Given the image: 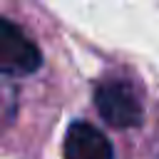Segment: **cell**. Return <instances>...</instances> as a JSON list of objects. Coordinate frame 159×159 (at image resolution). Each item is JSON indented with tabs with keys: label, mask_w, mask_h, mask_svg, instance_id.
I'll list each match as a JSON object with an SVG mask.
<instances>
[{
	"label": "cell",
	"mask_w": 159,
	"mask_h": 159,
	"mask_svg": "<svg viewBox=\"0 0 159 159\" xmlns=\"http://www.w3.org/2000/svg\"><path fill=\"white\" fill-rule=\"evenodd\" d=\"M42 65V55L37 45L7 17L0 15V72L22 77L37 72Z\"/></svg>",
	"instance_id": "obj_2"
},
{
	"label": "cell",
	"mask_w": 159,
	"mask_h": 159,
	"mask_svg": "<svg viewBox=\"0 0 159 159\" xmlns=\"http://www.w3.org/2000/svg\"><path fill=\"white\" fill-rule=\"evenodd\" d=\"M65 159H114V149L94 124L72 122L65 134Z\"/></svg>",
	"instance_id": "obj_3"
},
{
	"label": "cell",
	"mask_w": 159,
	"mask_h": 159,
	"mask_svg": "<svg viewBox=\"0 0 159 159\" xmlns=\"http://www.w3.org/2000/svg\"><path fill=\"white\" fill-rule=\"evenodd\" d=\"M94 107L99 117L117 129H129L142 124V104L134 89L122 80H107L94 89Z\"/></svg>",
	"instance_id": "obj_1"
}]
</instances>
